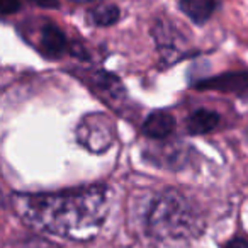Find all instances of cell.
<instances>
[{
	"label": "cell",
	"mask_w": 248,
	"mask_h": 248,
	"mask_svg": "<svg viewBox=\"0 0 248 248\" xmlns=\"http://www.w3.org/2000/svg\"><path fill=\"white\" fill-rule=\"evenodd\" d=\"M121 12L112 4H100L90 11V19L95 26H112L119 21Z\"/></svg>",
	"instance_id": "10"
},
{
	"label": "cell",
	"mask_w": 248,
	"mask_h": 248,
	"mask_svg": "<svg viewBox=\"0 0 248 248\" xmlns=\"http://www.w3.org/2000/svg\"><path fill=\"white\" fill-rule=\"evenodd\" d=\"M186 148L187 146H175V143L170 145L160 146L158 155L155 156L156 162H160V165L170 167V169H179L186 160Z\"/></svg>",
	"instance_id": "9"
},
{
	"label": "cell",
	"mask_w": 248,
	"mask_h": 248,
	"mask_svg": "<svg viewBox=\"0 0 248 248\" xmlns=\"http://www.w3.org/2000/svg\"><path fill=\"white\" fill-rule=\"evenodd\" d=\"M219 124V114L209 109H199L192 112L187 119V131L194 136L211 133Z\"/></svg>",
	"instance_id": "7"
},
{
	"label": "cell",
	"mask_w": 248,
	"mask_h": 248,
	"mask_svg": "<svg viewBox=\"0 0 248 248\" xmlns=\"http://www.w3.org/2000/svg\"><path fill=\"white\" fill-rule=\"evenodd\" d=\"M182 12L196 24H204L216 9V0H180Z\"/></svg>",
	"instance_id": "8"
},
{
	"label": "cell",
	"mask_w": 248,
	"mask_h": 248,
	"mask_svg": "<svg viewBox=\"0 0 248 248\" xmlns=\"http://www.w3.org/2000/svg\"><path fill=\"white\" fill-rule=\"evenodd\" d=\"M224 248H248V241L241 240V238H234V240L228 241Z\"/></svg>",
	"instance_id": "12"
},
{
	"label": "cell",
	"mask_w": 248,
	"mask_h": 248,
	"mask_svg": "<svg viewBox=\"0 0 248 248\" xmlns=\"http://www.w3.org/2000/svg\"><path fill=\"white\" fill-rule=\"evenodd\" d=\"M146 228L156 240H189L202 231L204 223L199 211L184 194L167 189L153 201Z\"/></svg>",
	"instance_id": "2"
},
{
	"label": "cell",
	"mask_w": 248,
	"mask_h": 248,
	"mask_svg": "<svg viewBox=\"0 0 248 248\" xmlns=\"http://www.w3.org/2000/svg\"><path fill=\"white\" fill-rule=\"evenodd\" d=\"M114 126L109 117L102 114H92L85 117L77 128V141L89 152L102 153L109 150L114 141Z\"/></svg>",
	"instance_id": "3"
},
{
	"label": "cell",
	"mask_w": 248,
	"mask_h": 248,
	"mask_svg": "<svg viewBox=\"0 0 248 248\" xmlns=\"http://www.w3.org/2000/svg\"><path fill=\"white\" fill-rule=\"evenodd\" d=\"M5 211V199H4V194H2V190H0V216L4 214Z\"/></svg>",
	"instance_id": "14"
},
{
	"label": "cell",
	"mask_w": 248,
	"mask_h": 248,
	"mask_svg": "<svg viewBox=\"0 0 248 248\" xmlns=\"http://www.w3.org/2000/svg\"><path fill=\"white\" fill-rule=\"evenodd\" d=\"M77 2H92V0H77Z\"/></svg>",
	"instance_id": "15"
},
{
	"label": "cell",
	"mask_w": 248,
	"mask_h": 248,
	"mask_svg": "<svg viewBox=\"0 0 248 248\" xmlns=\"http://www.w3.org/2000/svg\"><path fill=\"white\" fill-rule=\"evenodd\" d=\"M32 2L38 5H43V7H53V5H56L53 0H32Z\"/></svg>",
	"instance_id": "13"
},
{
	"label": "cell",
	"mask_w": 248,
	"mask_h": 248,
	"mask_svg": "<svg viewBox=\"0 0 248 248\" xmlns=\"http://www.w3.org/2000/svg\"><path fill=\"white\" fill-rule=\"evenodd\" d=\"M21 9V0H0V14H14Z\"/></svg>",
	"instance_id": "11"
},
{
	"label": "cell",
	"mask_w": 248,
	"mask_h": 248,
	"mask_svg": "<svg viewBox=\"0 0 248 248\" xmlns=\"http://www.w3.org/2000/svg\"><path fill=\"white\" fill-rule=\"evenodd\" d=\"M14 209L34 230L72 241H87L102 228L109 189L90 186L55 194H17Z\"/></svg>",
	"instance_id": "1"
},
{
	"label": "cell",
	"mask_w": 248,
	"mask_h": 248,
	"mask_svg": "<svg viewBox=\"0 0 248 248\" xmlns=\"http://www.w3.org/2000/svg\"><path fill=\"white\" fill-rule=\"evenodd\" d=\"M196 89L243 95L248 92V72H230L213 77V78H206L197 83Z\"/></svg>",
	"instance_id": "4"
},
{
	"label": "cell",
	"mask_w": 248,
	"mask_h": 248,
	"mask_svg": "<svg viewBox=\"0 0 248 248\" xmlns=\"http://www.w3.org/2000/svg\"><path fill=\"white\" fill-rule=\"evenodd\" d=\"M39 49L48 58H60L68 49V39L56 26H45L39 32Z\"/></svg>",
	"instance_id": "5"
},
{
	"label": "cell",
	"mask_w": 248,
	"mask_h": 248,
	"mask_svg": "<svg viewBox=\"0 0 248 248\" xmlns=\"http://www.w3.org/2000/svg\"><path fill=\"white\" fill-rule=\"evenodd\" d=\"M175 129V119L172 114L165 112V110H155L146 117L145 124H143V131L146 136L155 140L169 138Z\"/></svg>",
	"instance_id": "6"
}]
</instances>
